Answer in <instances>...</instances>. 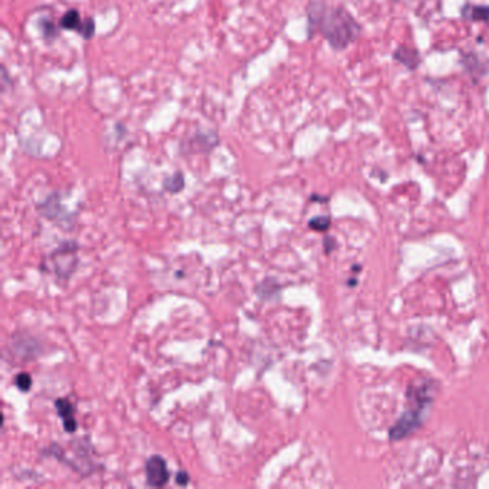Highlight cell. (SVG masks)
<instances>
[{
    "label": "cell",
    "instance_id": "1",
    "mask_svg": "<svg viewBox=\"0 0 489 489\" xmlns=\"http://www.w3.org/2000/svg\"><path fill=\"white\" fill-rule=\"evenodd\" d=\"M308 25L320 32L336 50L346 49L360 35L359 24L346 9L329 8L319 2L308 5Z\"/></svg>",
    "mask_w": 489,
    "mask_h": 489
},
{
    "label": "cell",
    "instance_id": "2",
    "mask_svg": "<svg viewBox=\"0 0 489 489\" xmlns=\"http://www.w3.org/2000/svg\"><path fill=\"white\" fill-rule=\"evenodd\" d=\"M432 389L434 386H430V382L409 389L407 395L410 403H412V407L407 409L403 416L398 421V423L390 429V439L400 441L409 436L414 430L421 426L426 410L430 402H432Z\"/></svg>",
    "mask_w": 489,
    "mask_h": 489
},
{
    "label": "cell",
    "instance_id": "3",
    "mask_svg": "<svg viewBox=\"0 0 489 489\" xmlns=\"http://www.w3.org/2000/svg\"><path fill=\"white\" fill-rule=\"evenodd\" d=\"M76 251L77 246L75 243H66L61 248H57L53 256L52 261L56 270V275L59 276V279H69L72 273L75 271L77 266V259H76Z\"/></svg>",
    "mask_w": 489,
    "mask_h": 489
},
{
    "label": "cell",
    "instance_id": "4",
    "mask_svg": "<svg viewBox=\"0 0 489 489\" xmlns=\"http://www.w3.org/2000/svg\"><path fill=\"white\" fill-rule=\"evenodd\" d=\"M147 483L154 488H161L169 481V471L164 458L155 455L147 461L145 465Z\"/></svg>",
    "mask_w": 489,
    "mask_h": 489
},
{
    "label": "cell",
    "instance_id": "5",
    "mask_svg": "<svg viewBox=\"0 0 489 489\" xmlns=\"http://www.w3.org/2000/svg\"><path fill=\"white\" fill-rule=\"evenodd\" d=\"M461 16L466 22L485 24L489 28V5L466 3L461 10Z\"/></svg>",
    "mask_w": 489,
    "mask_h": 489
},
{
    "label": "cell",
    "instance_id": "6",
    "mask_svg": "<svg viewBox=\"0 0 489 489\" xmlns=\"http://www.w3.org/2000/svg\"><path fill=\"white\" fill-rule=\"evenodd\" d=\"M219 144V136L214 132H197L188 141V149L192 152H205Z\"/></svg>",
    "mask_w": 489,
    "mask_h": 489
},
{
    "label": "cell",
    "instance_id": "7",
    "mask_svg": "<svg viewBox=\"0 0 489 489\" xmlns=\"http://www.w3.org/2000/svg\"><path fill=\"white\" fill-rule=\"evenodd\" d=\"M56 412L64 421V427L68 434H73L77 429V423L75 421V410L72 403L68 399H57L55 402Z\"/></svg>",
    "mask_w": 489,
    "mask_h": 489
},
{
    "label": "cell",
    "instance_id": "8",
    "mask_svg": "<svg viewBox=\"0 0 489 489\" xmlns=\"http://www.w3.org/2000/svg\"><path fill=\"white\" fill-rule=\"evenodd\" d=\"M394 59L409 71H415L421 65V55L416 49L409 46H400L394 52Z\"/></svg>",
    "mask_w": 489,
    "mask_h": 489
},
{
    "label": "cell",
    "instance_id": "9",
    "mask_svg": "<svg viewBox=\"0 0 489 489\" xmlns=\"http://www.w3.org/2000/svg\"><path fill=\"white\" fill-rule=\"evenodd\" d=\"M463 66L466 69V72L471 75L475 81H478L481 76H483L486 73L485 68L482 66L479 57L475 53H466L463 56Z\"/></svg>",
    "mask_w": 489,
    "mask_h": 489
},
{
    "label": "cell",
    "instance_id": "10",
    "mask_svg": "<svg viewBox=\"0 0 489 489\" xmlns=\"http://www.w3.org/2000/svg\"><path fill=\"white\" fill-rule=\"evenodd\" d=\"M39 210H41L42 215L45 217L50 219V220H59L61 219V211H62V205L59 203V200L56 199V195H52V197L45 201L42 205H39Z\"/></svg>",
    "mask_w": 489,
    "mask_h": 489
},
{
    "label": "cell",
    "instance_id": "11",
    "mask_svg": "<svg viewBox=\"0 0 489 489\" xmlns=\"http://www.w3.org/2000/svg\"><path fill=\"white\" fill-rule=\"evenodd\" d=\"M82 25V21H81V16L80 13H77V10L72 9V10H68L62 19H61V28L62 29H69V30H76L81 28Z\"/></svg>",
    "mask_w": 489,
    "mask_h": 489
},
{
    "label": "cell",
    "instance_id": "12",
    "mask_svg": "<svg viewBox=\"0 0 489 489\" xmlns=\"http://www.w3.org/2000/svg\"><path fill=\"white\" fill-rule=\"evenodd\" d=\"M185 185V180H184V175L181 172H177V174H174L171 175V177H168L165 181H164V188L165 191L171 192V194H177L180 192Z\"/></svg>",
    "mask_w": 489,
    "mask_h": 489
},
{
    "label": "cell",
    "instance_id": "13",
    "mask_svg": "<svg viewBox=\"0 0 489 489\" xmlns=\"http://www.w3.org/2000/svg\"><path fill=\"white\" fill-rule=\"evenodd\" d=\"M277 287H279V286H277V282L267 279V280L261 282V283L256 287V291H257V295H259L260 299H263V300H270L271 296L276 295V288H277Z\"/></svg>",
    "mask_w": 489,
    "mask_h": 489
},
{
    "label": "cell",
    "instance_id": "14",
    "mask_svg": "<svg viewBox=\"0 0 489 489\" xmlns=\"http://www.w3.org/2000/svg\"><path fill=\"white\" fill-rule=\"evenodd\" d=\"M15 383L17 386L19 390H22V392H28V390H30L32 387V378L29 373H19L15 379Z\"/></svg>",
    "mask_w": 489,
    "mask_h": 489
},
{
    "label": "cell",
    "instance_id": "15",
    "mask_svg": "<svg viewBox=\"0 0 489 489\" xmlns=\"http://www.w3.org/2000/svg\"><path fill=\"white\" fill-rule=\"evenodd\" d=\"M77 33H80L84 39H91L95 33V21L93 19H85L82 21L81 28L77 29Z\"/></svg>",
    "mask_w": 489,
    "mask_h": 489
},
{
    "label": "cell",
    "instance_id": "16",
    "mask_svg": "<svg viewBox=\"0 0 489 489\" xmlns=\"http://www.w3.org/2000/svg\"><path fill=\"white\" fill-rule=\"evenodd\" d=\"M308 227L316 230V231H326L330 227V219L329 217H315L308 221Z\"/></svg>",
    "mask_w": 489,
    "mask_h": 489
},
{
    "label": "cell",
    "instance_id": "17",
    "mask_svg": "<svg viewBox=\"0 0 489 489\" xmlns=\"http://www.w3.org/2000/svg\"><path fill=\"white\" fill-rule=\"evenodd\" d=\"M42 24H44V25H41V29L44 30V36H46V37H55V35H56V28H55V25L50 24V22H45V21H42Z\"/></svg>",
    "mask_w": 489,
    "mask_h": 489
},
{
    "label": "cell",
    "instance_id": "18",
    "mask_svg": "<svg viewBox=\"0 0 489 489\" xmlns=\"http://www.w3.org/2000/svg\"><path fill=\"white\" fill-rule=\"evenodd\" d=\"M175 482H177V485L180 486H185L190 482V475L184 471H180L177 475H175Z\"/></svg>",
    "mask_w": 489,
    "mask_h": 489
}]
</instances>
